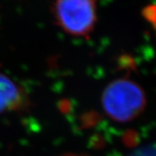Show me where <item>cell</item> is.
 I'll list each match as a JSON object with an SVG mask.
<instances>
[{
	"instance_id": "cell-1",
	"label": "cell",
	"mask_w": 156,
	"mask_h": 156,
	"mask_svg": "<svg viewBox=\"0 0 156 156\" xmlns=\"http://www.w3.org/2000/svg\"><path fill=\"white\" fill-rule=\"evenodd\" d=\"M147 97L143 89L129 78L111 82L101 95V105L106 115L117 122H129L145 109Z\"/></svg>"
},
{
	"instance_id": "cell-2",
	"label": "cell",
	"mask_w": 156,
	"mask_h": 156,
	"mask_svg": "<svg viewBox=\"0 0 156 156\" xmlns=\"http://www.w3.org/2000/svg\"><path fill=\"white\" fill-rule=\"evenodd\" d=\"M97 0H56L54 16L59 27L75 37H87L97 19Z\"/></svg>"
},
{
	"instance_id": "cell-3",
	"label": "cell",
	"mask_w": 156,
	"mask_h": 156,
	"mask_svg": "<svg viewBox=\"0 0 156 156\" xmlns=\"http://www.w3.org/2000/svg\"><path fill=\"white\" fill-rule=\"evenodd\" d=\"M29 106L30 98L24 89L0 72V114L23 111Z\"/></svg>"
},
{
	"instance_id": "cell-4",
	"label": "cell",
	"mask_w": 156,
	"mask_h": 156,
	"mask_svg": "<svg viewBox=\"0 0 156 156\" xmlns=\"http://www.w3.org/2000/svg\"><path fill=\"white\" fill-rule=\"evenodd\" d=\"M142 15L156 32V4H151L146 6L142 11Z\"/></svg>"
},
{
	"instance_id": "cell-5",
	"label": "cell",
	"mask_w": 156,
	"mask_h": 156,
	"mask_svg": "<svg viewBox=\"0 0 156 156\" xmlns=\"http://www.w3.org/2000/svg\"><path fill=\"white\" fill-rule=\"evenodd\" d=\"M128 156H156V145H146L135 149Z\"/></svg>"
}]
</instances>
